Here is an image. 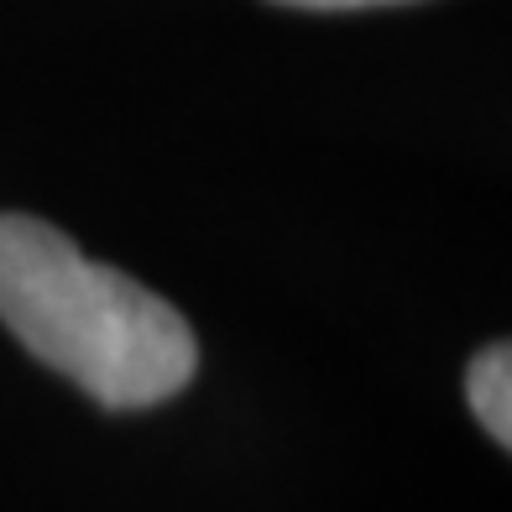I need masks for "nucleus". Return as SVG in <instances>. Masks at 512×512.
<instances>
[{
  "label": "nucleus",
  "instance_id": "obj_1",
  "mask_svg": "<svg viewBox=\"0 0 512 512\" xmlns=\"http://www.w3.org/2000/svg\"><path fill=\"white\" fill-rule=\"evenodd\" d=\"M0 319L37 361L105 408H152L189 387L194 330L147 293L32 215H0Z\"/></svg>",
  "mask_w": 512,
  "mask_h": 512
},
{
  "label": "nucleus",
  "instance_id": "obj_3",
  "mask_svg": "<svg viewBox=\"0 0 512 512\" xmlns=\"http://www.w3.org/2000/svg\"><path fill=\"white\" fill-rule=\"evenodd\" d=\"M283 6H304V11H361V6H392V0H283Z\"/></svg>",
  "mask_w": 512,
  "mask_h": 512
},
{
  "label": "nucleus",
  "instance_id": "obj_2",
  "mask_svg": "<svg viewBox=\"0 0 512 512\" xmlns=\"http://www.w3.org/2000/svg\"><path fill=\"white\" fill-rule=\"evenodd\" d=\"M465 398H471L481 429L507 450L512 445V356L507 345H486L465 371Z\"/></svg>",
  "mask_w": 512,
  "mask_h": 512
}]
</instances>
